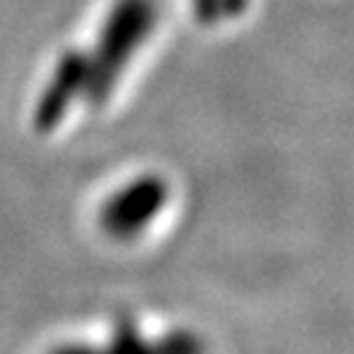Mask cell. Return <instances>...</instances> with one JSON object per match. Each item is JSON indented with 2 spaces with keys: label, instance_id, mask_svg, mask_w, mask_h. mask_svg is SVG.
<instances>
[{
  "label": "cell",
  "instance_id": "cell-1",
  "mask_svg": "<svg viewBox=\"0 0 354 354\" xmlns=\"http://www.w3.org/2000/svg\"><path fill=\"white\" fill-rule=\"evenodd\" d=\"M53 354H203V346L187 333H174L158 344H145L142 339H137L134 328H129V323H124L115 330V339L108 352L87 349V346H68V349H58Z\"/></svg>",
  "mask_w": 354,
  "mask_h": 354
}]
</instances>
